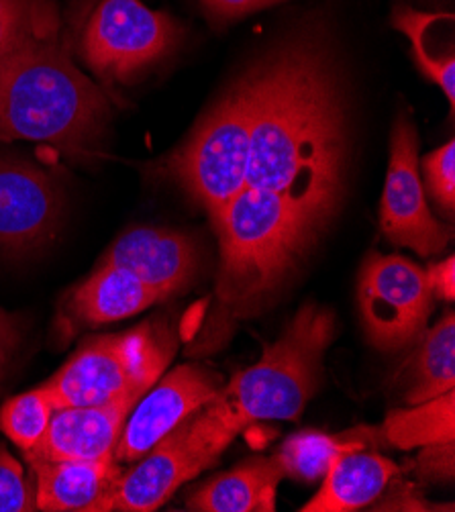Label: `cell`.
Wrapping results in <instances>:
<instances>
[{"mask_svg":"<svg viewBox=\"0 0 455 512\" xmlns=\"http://www.w3.org/2000/svg\"><path fill=\"white\" fill-rule=\"evenodd\" d=\"M284 470L276 457H254L192 492L186 506L198 512H274Z\"/></svg>","mask_w":455,"mask_h":512,"instance_id":"obj_17","label":"cell"},{"mask_svg":"<svg viewBox=\"0 0 455 512\" xmlns=\"http://www.w3.org/2000/svg\"><path fill=\"white\" fill-rule=\"evenodd\" d=\"M37 35L33 0H0V58Z\"/></svg>","mask_w":455,"mask_h":512,"instance_id":"obj_25","label":"cell"},{"mask_svg":"<svg viewBox=\"0 0 455 512\" xmlns=\"http://www.w3.org/2000/svg\"><path fill=\"white\" fill-rule=\"evenodd\" d=\"M164 296L119 266H96L68 296L64 317L72 327L107 325L129 319Z\"/></svg>","mask_w":455,"mask_h":512,"instance_id":"obj_16","label":"cell"},{"mask_svg":"<svg viewBox=\"0 0 455 512\" xmlns=\"http://www.w3.org/2000/svg\"><path fill=\"white\" fill-rule=\"evenodd\" d=\"M198 264L196 245L182 233L135 227L123 233L100 258L98 266H119L164 298L178 292Z\"/></svg>","mask_w":455,"mask_h":512,"instance_id":"obj_14","label":"cell"},{"mask_svg":"<svg viewBox=\"0 0 455 512\" xmlns=\"http://www.w3.org/2000/svg\"><path fill=\"white\" fill-rule=\"evenodd\" d=\"M29 464L35 472V506L47 512H109L123 476L113 455Z\"/></svg>","mask_w":455,"mask_h":512,"instance_id":"obj_15","label":"cell"},{"mask_svg":"<svg viewBox=\"0 0 455 512\" xmlns=\"http://www.w3.org/2000/svg\"><path fill=\"white\" fill-rule=\"evenodd\" d=\"M409 411H392L378 437L398 449L429 447L455 441V392L413 404Z\"/></svg>","mask_w":455,"mask_h":512,"instance_id":"obj_20","label":"cell"},{"mask_svg":"<svg viewBox=\"0 0 455 512\" xmlns=\"http://www.w3.org/2000/svg\"><path fill=\"white\" fill-rule=\"evenodd\" d=\"M453 15L443 13H421L411 7H400L392 15V25L407 35L411 41L415 62L421 72L433 80L445 98L449 100L451 109L455 107V54L453 41H439L437 31L451 21Z\"/></svg>","mask_w":455,"mask_h":512,"instance_id":"obj_19","label":"cell"},{"mask_svg":"<svg viewBox=\"0 0 455 512\" xmlns=\"http://www.w3.org/2000/svg\"><path fill=\"white\" fill-rule=\"evenodd\" d=\"M256 98L247 184L278 194L315 235L343 188V111L313 45L282 49L249 76Z\"/></svg>","mask_w":455,"mask_h":512,"instance_id":"obj_1","label":"cell"},{"mask_svg":"<svg viewBox=\"0 0 455 512\" xmlns=\"http://www.w3.org/2000/svg\"><path fill=\"white\" fill-rule=\"evenodd\" d=\"M21 343V323L15 315L0 309V386H3L9 366Z\"/></svg>","mask_w":455,"mask_h":512,"instance_id":"obj_28","label":"cell"},{"mask_svg":"<svg viewBox=\"0 0 455 512\" xmlns=\"http://www.w3.org/2000/svg\"><path fill=\"white\" fill-rule=\"evenodd\" d=\"M219 394L217 380L196 366H180L156 388H149L129 413L113 457L135 464L170 431L198 413Z\"/></svg>","mask_w":455,"mask_h":512,"instance_id":"obj_12","label":"cell"},{"mask_svg":"<svg viewBox=\"0 0 455 512\" xmlns=\"http://www.w3.org/2000/svg\"><path fill=\"white\" fill-rule=\"evenodd\" d=\"M64 213L54 176L13 153H0V249L25 253L52 239Z\"/></svg>","mask_w":455,"mask_h":512,"instance_id":"obj_11","label":"cell"},{"mask_svg":"<svg viewBox=\"0 0 455 512\" xmlns=\"http://www.w3.org/2000/svg\"><path fill=\"white\" fill-rule=\"evenodd\" d=\"M33 492L21 464L5 447H0V512L37 510Z\"/></svg>","mask_w":455,"mask_h":512,"instance_id":"obj_26","label":"cell"},{"mask_svg":"<svg viewBox=\"0 0 455 512\" xmlns=\"http://www.w3.org/2000/svg\"><path fill=\"white\" fill-rule=\"evenodd\" d=\"M35 25L39 37H56V17L52 0H33Z\"/></svg>","mask_w":455,"mask_h":512,"instance_id":"obj_31","label":"cell"},{"mask_svg":"<svg viewBox=\"0 0 455 512\" xmlns=\"http://www.w3.org/2000/svg\"><path fill=\"white\" fill-rule=\"evenodd\" d=\"M286 0H200L202 9L207 11L211 21L229 23L256 11L282 5Z\"/></svg>","mask_w":455,"mask_h":512,"instance_id":"obj_27","label":"cell"},{"mask_svg":"<svg viewBox=\"0 0 455 512\" xmlns=\"http://www.w3.org/2000/svg\"><path fill=\"white\" fill-rule=\"evenodd\" d=\"M380 225L392 243L411 247L423 258L441 253L451 239V231L429 211L419 176L417 129L409 117H400L392 131Z\"/></svg>","mask_w":455,"mask_h":512,"instance_id":"obj_10","label":"cell"},{"mask_svg":"<svg viewBox=\"0 0 455 512\" xmlns=\"http://www.w3.org/2000/svg\"><path fill=\"white\" fill-rule=\"evenodd\" d=\"M237 433V427L211 400L137 459L129 474L119 478L109 510H158L184 482L207 470Z\"/></svg>","mask_w":455,"mask_h":512,"instance_id":"obj_7","label":"cell"},{"mask_svg":"<svg viewBox=\"0 0 455 512\" xmlns=\"http://www.w3.org/2000/svg\"><path fill=\"white\" fill-rule=\"evenodd\" d=\"M419 472L425 478L453 476V443L429 445L419 457Z\"/></svg>","mask_w":455,"mask_h":512,"instance_id":"obj_29","label":"cell"},{"mask_svg":"<svg viewBox=\"0 0 455 512\" xmlns=\"http://www.w3.org/2000/svg\"><path fill=\"white\" fill-rule=\"evenodd\" d=\"M358 300L372 345L394 351L423 337L433 292L427 272L411 260L370 253L360 272Z\"/></svg>","mask_w":455,"mask_h":512,"instance_id":"obj_9","label":"cell"},{"mask_svg":"<svg viewBox=\"0 0 455 512\" xmlns=\"http://www.w3.org/2000/svg\"><path fill=\"white\" fill-rule=\"evenodd\" d=\"M409 404H421L455 386V319L445 315L423 339L411 368Z\"/></svg>","mask_w":455,"mask_h":512,"instance_id":"obj_22","label":"cell"},{"mask_svg":"<svg viewBox=\"0 0 455 512\" xmlns=\"http://www.w3.org/2000/svg\"><path fill=\"white\" fill-rule=\"evenodd\" d=\"M398 468L388 457L356 449L343 453L323 478L317 496L305 512H351L372 504L396 476Z\"/></svg>","mask_w":455,"mask_h":512,"instance_id":"obj_18","label":"cell"},{"mask_svg":"<svg viewBox=\"0 0 455 512\" xmlns=\"http://www.w3.org/2000/svg\"><path fill=\"white\" fill-rule=\"evenodd\" d=\"M174 345L164 327L143 323L133 331L86 339L66 366L41 388L56 408L109 402L145 394L164 374Z\"/></svg>","mask_w":455,"mask_h":512,"instance_id":"obj_5","label":"cell"},{"mask_svg":"<svg viewBox=\"0 0 455 512\" xmlns=\"http://www.w3.org/2000/svg\"><path fill=\"white\" fill-rule=\"evenodd\" d=\"M427 280L433 296L453 300L455 298V260L453 255L427 270Z\"/></svg>","mask_w":455,"mask_h":512,"instance_id":"obj_30","label":"cell"},{"mask_svg":"<svg viewBox=\"0 0 455 512\" xmlns=\"http://www.w3.org/2000/svg\"><path fill=\"white\" fill-rule=\"evenodd\" d=\"M254 115L256 98L247 76L164 164L211 219L247 186Z\"/></svg>","mask_w":455,"mask_h":512,"instance_id":"obj_6","label":"cell"},{"mask_svg":"<svg viewBox=\"0 0 455 512\" xmlns=\"http://www.w3.org/2000/svg\"><path fill=\"white\" fill-rule=\"evenodd\" d=\"M54 413L56 406L43 388L29 390L3 406L0 431L27 453L43 439Z\"/></svg>","mask_w":455,"mask_h":512,"instance_id":"obj_23","label":"cell"},{"mask_svg":"<svg viewBox=\"0 0 455 512\" xmlns=\"http://www.w3.org/2000/svg\"><path fill=\"white\" fill-rule=\"evenodd\" d=\"M370 439L372 433L368 429H358L347 435L305 431L290 437L276 459L284 470V476H292L302 482H317L327 476L343 453L364 449Z\"/></svg>","mask_w":455,"mask_h":512,"instance_id":"obj_21","label":"cell"},{"mask_svg":"<svg viewBox=\"0 0 455 512\" xmlns=\"http://www.w3.org/2000/svg\"><path fill=\"white\" fill-rule=\"evenodd\" d=\"M109 117L105 94L54 37H31L0 58V141H43L86 153Z\"/></svg>","mask_w":455,"mask_h":512,"instance_id":"obj_2","label":"cell"},{"mask_svg":"<svg viewBox=\"0 0 455 512\" xmlns=\"http://www.w3.org/2000/svg\"><path fill=\"white\" fill-rule=\"evenodd\" d=\"M180 27L168 13L141 0H100L82 35V58L113 82H129L178 43Z\"/></svg>","mask_w":455,"mask_h":512,"instance_id":"obj_8","label":"cell"},{"mask_svg":"<svg viewBox=\"0 0 455 512\" xmlns=\"http://www.w3.org/2000/svg\"><path fill=\"white\" fill-rule=\"evenodd\" d=\"M333 333L331 311L302 306L260 362L237 374L213 402L237 431L256 421H296L317 390Z\"/></svg>","mask_w":455,"mask_h":512,"instance_id":"obj_4","label":"cell"},{"mask_svg":"<svg viewBox=\"0 0 455 512\" xmlns=\"http://www.w3.org/2000/svg\"><path fill=\"white\" fill-rule=\"evenodd\" d=\"M221 243L219 298L245 304L276 290L313 233L278 194L245 186L213 217Z\"/></svg>","mask_w":455,"mask_h":512,"instance_id":"obj_3","label":"cell"},{"mask_svg":"<svg viewBox=\"0 0 455 512\" xmlns=\"http://www.w3.org/2000/svg\"><path fill=\"white\" fill-rule=\"evenodd\" d=\"M143 394H125L109 402L56 408L43 439L25 453L29 462L111 457L123 425Z\"/></svg>","mask_w":455,"mask_h":512,"instance_id":"obj_13","label":"cell"},{"mask_svg":"<svg viewBox=\"0 0 455 512\" xmlns=\"http://www.w3.org/2000/svg\"><path fill=\"white\" fill-rule=\"evenodd\" d=\"M425 184L437 207L453 217L455 211V141H447L435 151L427 153L421 162Z\"/></svg>","mask_w":455,"mask_h":512,"instance_id":"obj_24","label":"cell"}]
</instances>
